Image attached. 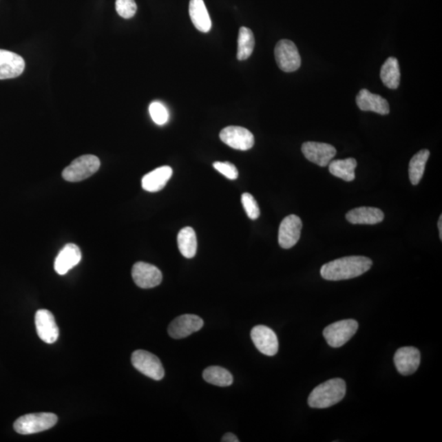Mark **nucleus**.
<instances>
[{
	"instance_id": "nucleus-6",
	"label": "nucleus",
	"mask_w": 442,
	"mask_h": 442,
	"mask_svg": "<svg viewBox=\"0 0 442 442\" xmlns=\"http://www.w3.org/2000/svg\"><path fill=\"white\" fill-rule=\"evenodd\" d=\"M132 365L145 375L154 380H162L165 371L161 361L158 357L146 350H138L132 354Z\"/></svg>"
},
{
	"instance_id": "nucleus-29",
	"label": "nucleus",
	"mask_w": 442,
	"mask_h": 442,
	"mask_svg": "<svg viewBox=\"0 0 442 442\" xmlns=\"http://www.w3.org/2000/svg\"><path fill=\"white\" fill-rule=\"evenodd\" d=\"M116 10L123 19H132L136 14L137 4L134 0H116Z\"/></svg>"
},
{
	"instance_id": "nucleus-21",
	"label": "nucleus",
	"mask_w": 442,
	"mask_h": 442,
	"mask_svg": "<svg viewBox=\"0 0 442 442\" xmlns=\"http://www.w3.org/2000/svg\"><path fill=\"white\" fill-rule=\"evenodd\" d=\"M189 15L199 32L207 33L211 28V20L203 0H190Z\"/></svg>"
},
{
	"instance_id": "nucleus-25",
	"label": "nucleus",
	"mask_w": 442,
	"mask_h": 442,
	"mask_svg": "<svg viewBox=\"0 0 442 442\" xmlns=\"http://www.w3.org/2000/svg\"><path fill=\"white\" fill-rule=\"evenodd\" d=\"M430 156V151L423 149L411 158L409 166V176L411 184L417 185L421 180L425 171V167Z\"/></svg>"
},
{
	"instance_id": "nucleus-4",
	"label": "nucleus",
	"mask_w": 442,
	"mask_h": 442,
	"mask_svg": "<svg viewBox=\"0 0 442 442\" xmlns=\"http://www.w3.org/2000/svg\"><path fill=\"white\" fill-rule=\"evenodd\" d=\"M101 167V161L94 155H83L64 169L63 177L69 182H79L92 176Z\"/></svg>"
},
{
	"instance_id": "nucleus-18",
	"label": "nucleus",
	"mask_w": 442,
	"mask_h": 442,
	"mask_svg": "<svg viewBox=\"0 0 442 442\" xmlns=\"http://www.w3.org/2000/svg\"><path fill=\"white\" fill-rule=\"evenodd\" d=\"M81 251L76 244H68L60 251L55 259L54 270L60 275H66L81 261Z\"/></svg>"
},
{
	"instance_id": "nucleus-23",
	"label": "nucleus",
	"mask_w": 442,
	"mask_h": 442,
	"mask_svg": "<svg viewBox=\"0 0 442 442\" xmlns=\"http://www.w3.org/2000/svg\"><path fill=\"white\" fill-rule=\"evenodd\" d=\"M178 246L180 253L186 258H193L197 253L198 242L196 233L191 227L182 229L177 237Z\"/></svg>"
},
{
	"instance_id": "nucleus-27",
	"label": "nucleus",
	"mask_w": 442,
	"mask_h": 442,
	"mask_svg": "<svg viewBox=\"0 0 442 442\" xmlns=\"http://www.w3.org/2000/svg\"><path fill=\"white\" fill-rule=\"evenodd\" d=\"M255 38L251 30L245 27H242L238 32L237 58L240 61H244L250 58L254 50Z\"/></svg>"
},
{
	"instance_id": "nucleus-19",
	"label": "nucleus",
	"mask_w": 442,
	"mask_h": 442,
	"mask_svg": "<svg viewBox=\"0 0 442 442\" xmlns=\"http://www.w3.org/2000/svg\"><path fill=\"white\" fill-rule=\"evenodd\" d=\"M346 218L354 224H375L382 222L384 213L379 208L362 207L350 210Z\"/></svg>"
},
{
	"instance_id": "nucleus-12",
	"label": "nucleus",
	"mask_w": 442,
	"mask_h": 442,
	"mask_svg": "<svg viewBox=\"0 0 442 442\" xmlns=\"http://www.w3.org/2000/svg\"><path fill=\"white\" fill-rule=\"evenodd\" d=\"M302 151L306 159L322 167H327L337 154L336 149L333 145L318 142L304 143L302 146Z\"/></svg>"
},
{
	"instance_id": "nucleus-9",
	"label": "nucleus",
	"mask_w": 442,
	"mask_h": 442,
	"mask_svg": "<svg viewBox=\"0 0 442 442\" xmlns=\"http://www.w3.org/2000/svg\"><path fill=\"white\" fill-rule=\"evenodd\" d=\"M132 278L138 287L153 288L162 283V274L158 267L140 262L134 264Z\"/></svg>"
},
{
	"instance_id": "nucleus-8",
	"label": "nucleus",
	"mask_w": 442,
	"mask_h": 442,
	"mask_svg": "<svg viewBox=\"0 0 442 442\" xmlns=\"http://www.w3.org/2000/svg\"><path fill=\"white\" fill-rule=\"evenodd\" d=\"M220 138L233 149L246 151L254 146L255 138L248 129L241 127H225L220 133Z\"/></svg>"
},
{
	"instance_id": "nucleus-30",
	"label": "nucleus",
	"mask_w": 442,
	"mask_h": 442,
	"mask_svg": "<svg viewBox=\"0 0 442 442\" xmlns=\"http://www.w3.org/2000/svg\"><path fill=\"white\" fill-rule=\"evenodd\" d=\"M242 203L246 215H248L251 220H254L258 219L261 211H260V207L253 195L249 193L242 194Z\"/></svg>"
},
{
	"instance_id": "nucleus-28",
	"label": "nucleus",
	"mask_w": 442,
	"mask_h": 442,
	"mask_svg": "<svg viewBox=\"0 0 442 442\" xmlns=\"http://www.w3.org/2000/svg\"><path fill=\"white\" fill-rule=\"evenodd\" d=\"M149 114L154 123L159 125L166 124L169 120L168 111L161 103H151L149 106Z\"/></svg>"
},
{
	"instance_id": "nucleus-16",
	"label": "nucleus",
	"mask_w": 442,
	"mask_h": 442,
	"mask_svg": "<svg viewBox=\"0 0 442 442\" xmlns=\"http://www.w3.org/2000/svg\"><path fill=\"white\" fill-rule=\"evenodd\" d=\"M25 61L12 52L0 50V80L14 79L23 73Z\"/></svg>"
},
{
	"instance_id": "nucleus-20",
	"label": "nucleus",
	"mask_w": 442,
	"mask_h": 442,
	"mask_svg": "<svg viewBox=\"0 0 442 442\" xmlns=\"http://www.w3.org/2000/svg\"><path fill=\"white\" fill-rule=\"evenodd\" d=\"M173 174L171 167L165 166L155 169L142 179V187L146 191L155 193L165 188Z\"/></svg>"
},
{
	"instance_id": "nucleus-24",
	"label": "nucleus",
	"mask_w": 442,
	"mask_h": 442,
	"mask_svg": "<svg viewBox=\"0 0 442 442\" xmlns=\"http://www.w3.org/2000/svg\"><path fill=\"white\" fill-rule=\"evenodd\" d=\"M357 167V160L346 158L344 160H335L328 164L329 171L333 176L340 178L346 182L355 180V169Z\"/></svg>"
},
{
	"instance_id": "nucleus-5",
	"label": "nucleus",
	"mask_w": 442,
	"mask_h": 442,
	"mask_svg": "<svg viewBox=\"0 0 442 442\" xmlns=\"http://www.w3.org/2000/svg\"><path fill=\"white\" fill-rule=\"evenodd\" d=\"M359 324L354 319H344L328 325L324 330L328 344L337 348L345 345L357 332Z\"/></svg>"
},
{
	"instance_id": "nucleus-17",
	"label": "nucleus",
	"mask_w": 442,
	"mask_h": 442,
	"mask_svg": "<svg viewBox=\"0 0 442 442\" xmlns=\"http://www.w3.org/2000/svg\"><path fill=\"white\" fill-rule=\"evenodd\" d=\"M357 103L359 109L365 112H374L380 115H388L390 112L389 103L379 94H372L370 91L363 89L357 96Z\"/></svg>"
},
{
	"instance_id": "nucleus-11",
	"label": "nucleus",
	"mask_w": 442,
	"mask_h": 442,
	"mask_svg": "<svg viewBox=\"0 0 442 442\" xmlns=\"http://www.w3.org/2000/svg\"><path fill=\"white\" fill-rule=\"evenodd\" d=\"M203 320L198 315H183L169 325L168 333L172 339H181L196 333L203 327Z\"/></svg>"
},
{
	"instance_id": "nucleus-26",
	"label": "nucleus",
	"mask_w": 442,
	"mask_h": 442,
	"mask_svg": "<svg viewBox=\"0 0 442 442\" xmlns=\"http://www.w3.org/2000/svg\"><path fill=\"white\" fill-rule=\"evenodd\" d=\"M203 379L208 383L218 386V387H229L233 382L231 372L220 366H210L203 371Z\"/></svg>"
},
{
	"instance_id": "nucleus-13",
	"label": "nucleus",
	"mask_w": 442,
	"mask_h": 442,
	"mask_svg": "<svg viewBox=\"0 0 442 442\" xmlns=\"http://www.w3.org/2000/svg\"><path fill=\"white\" fill-rule=\"evenodd\" d=\"M302 221L296 215H290L280 224L279 229V244L282 249H289L300 240Z\"/></svg>"
},
{
	"instance_id": "nucleus-15",
	"label": "nucleus",
	"mask_w": 442,
	"mask_h": 442,
	"mask_svg": "<svg viewBox=\"0 0 442 442\" xmlns=\"http://www.w3.org/2000/svg\"><path fill=\"white\" fill-rule=\"evenodd\" d=\"M420 352L414 346H405L397 350L394 357V363L401 375L408 376L413 375L420 365Z\"/></svg>"
},
{
	"instance_id": "nucleus-33",
	"label": "nucleus",
	"mask_w": 442,
	"mask_h": 442,
	"mask_svg": "<svg viewBox=\"0 0 442 442\" xmlns=\"http://www.w3.org/2000/svg\"><path fill=\"white\" fill-rule=\"evenodd\" d=\"M439 233H440V238H441V240H442V215L440 216V218L439 220Z\"/></svg>"
},
{
	"instance_id": "nucleus-32",
	"label": "nucleus",
	"mask_w": 442,
	"mask_h": 442,
	"mask_svg": "<svg viewBox=\"0 0 442 442\" xmlns=\"http://www.w3.org/2000/svg\"><path fill=\"white\" fill-rule=\"evenodd\" d=\"M221 441L223 442H238L240 440H238V437L235 435L233 434L231 432H228L227 434H224V436L222 437V439H221Z\"/></svg>"
},
{
	"instance_id": "nucleus-3",
	"label": "nucleus",
	"mask_w": 442,
	"mask_h": 442,
	"mask_svg": "<svg viewBox=\"0 0 442 442\" xmlns=\"http://www.w3.org/2000/svg\"><path fill=\"white\" fill-rule=\"evenodd\" d=\"M57 422L58 417L54 414H29L17 419L14 424V428L19 434L30 435L49 430Z\"/></svg>"
},
{
	"instance_id": "nucleus-14",
	"label": "nucleus",
	"mask_w": 442,
	"mask_h": 442,
	"mask_svg": "<svg viewBox=\"0 0 442 442\" xmlns=\"http://www.w3.org/2000/svg\"><path fill=\"white\" fill-rule=\"evenodd\" d=\"M36 331L40 339L48 344H53L58 340L59 329L54 316L50 311L39 310L34 316Z\"/></svg>"
},
{
	"instance_id": "nucleus-10",
	"label": "nucleus",
	"mask_w": 442,
	"mask_h": 442,
	"mask_svg": "<svg viewBox=\"0 0 442 442\" xmlns=\"http://www.w3.org/2000/svg\"><path fill=\"white\" fill-rule=\"evenodd\" d=\"M251 337L260 352L269 357H273L278 352V337L271 328L257 325L251 329Z\"/></svg>"
},
{
	"instance_id": "nucleus-22",
	"label": "nucleus",
	"mask_w": 442,
	"mask_h": 442,
	"mask_svg": "<svg viewBox=\"0 0 442 442\" xmlns=\"http://www.w3.org/2000/svg\"><path fill=\"white\" fill-rule=\"evenodd\" d=\"M380 78L388 88L396 90L400 85L401 71L397 59L390 57L381 67Z\"/></svg>"
},
{
	"instance_id": "nucleus-7",
	"label": "nucleus",
	"mask_w": 442,
	"mask_h": 442,
	"mask_svg": "<svg viewBox=\"0 0 442 442\" xmlns=\"http://www.w3.org/2000/svg\"><path fill=\"white\" fill-rule=\"evenodd\" d=\"M275 57L278 67L285 72H293L301 67L302 59L297 47L288 40H281L275 46Z\"/></svg>"
},
{
	"instance_id": "nucleus-1",
	"label": "nucleus",
	"mask_w": 442,
	"mask_h": 442,
	"mask_svg": "<svg viewBox=\"0 0 442 442\" xmlns=\"http://www.w3.org/2000/svg\"><path fill=\"white\" fill-rule=\"evenodd\" d=\"M371 259L361 255H352L325 264L320 270L324 280L339 281L357 278L370 271Z\"/></svg>"
},
{
	"instance_id": "nucleus-31",
	"label": "nucleus",
	"mask_w": 442,
	"mask_h": 442,
	"mask_svg": "<svg viewBox=\"0 0 442 442\" xmlns=\"http://www.w3.org/2000/svg\"><path fill=\"white\" fill-rule=\"evenodd\" d=\"M213 167L216 171H218L229 180H236L238 176V171L236 167L231 162H215L213 163Z\"/></svg>"
},
{
	"instance_id": "nucleus-2",
	"label": "nucleus",
	"mask_w": 442,
	"mask_h": 442,
	"mask_svg": "<svg viewBox=\"0 0 442 442\" xmlns=\"http://www.w3.org/2000/svg\"><path fill=\"white\" fill-rule=\"evenodd\" d=\"M345 381L341 379L328 380L316 387L308 398V405L311 408H328L340 402L346 395Z\"/></svg>"
}]
</instances>
